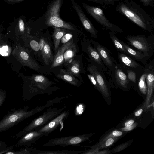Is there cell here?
I'll return each instance as SVG.
<instances>
[{
	"label": "cell",
	"mask_w": 154,
	"mask_h": 154,
	"mask_svg": "<svg viewBox=\"0 0 154 154\" xmlns=\"http://www.w3.org/2000/svg\"><path fill=\"white\" fill-rule=\"evenodd\" d=\"M89 40L97 51L107 69H108L112 76L118 62L114 59L110 51L107 48L92 39Z\"/></svg>",
	"instance_id": "cell-11"
},
{
	"label": "cell",
	"mask_w": 154,
	"mask_h": 154,
	"mask_svg": "<svg viewBox=\"0 0 154 154\" xmlns=\"http://www.w3.org/2000/svg\"><path fill=\"white\" fill-rule=\"evenodd\" d=\"M83 151L75 150H62L43 151L32 148V154H81Z\"/></svg>",
	"instance_id": "cell-25"
},
{
	"label": "cell",
	"mask_w": 154,
	"mask_h": 154,
	"mask_svg": "<svg viewBox=\"0 0 154 154\" xmlns=\"http://www.w3.org/2000/svg\"><path fill=\"white\" fill-rule=\"evenodd\" d=\"M72 37V35L70 34H65L61 38V42L63 44L68 42L71 40Z\"/></svg>",
	"instance_id": "cell-35"
},
{
	"label": "cell",
	"mask_w": 154,
	"mask_h": 154,
	"mask_svg": "<svg viewBox=\"0 0 154 154\" xmlns=\"http://www.w3.org/2000/svg\"><path fill=\"white\" fill-rule=\"evenodd\" d=\"M83 6L87 12L97 22L106 29L116 34L122 32V29L116 25L112 23L105 16L103 10L100 8L91 6L85 3Z\"/></svg>",
	"instance_id": "cell-8"
},
{
	"label": "cell",
	"mask_w": 154,
	"mask_h": 154,
	"mask_svg": "<svg viewBox=\"0 0 154 154\" xmlns=\"http://www.w3.org/2000/svg\"><path fill=\"white\" fill-rule=\"evenodd\" d=\"M8 0V1H9V2H14V1H15V2H16V0Z\"/></svg>",
	"instance_id": "cell-45"
},
{
	"label": "cell",
	"mask_w": 154,
	"mask_h": 154,
	"mask_svg": "<svg viewBox=\"0 0 154 154\" xmlns=\"http://www.w3.org/2000/svg\"><path fill=\"white\" fill-rule=\"evenodd\" d=\"M122 131L118 130H115L113 131L110 134L107 135L106 137H120L122 136Z\"/></svg>",
	"instance_id": "cell-38"
},
{
	"label": "cell",
	"mask_w": 154,
	"mask_h": 154,
	"mask_svg": "<svg viewBox=\"0 0 154 154\" xmlns=\"http://www.w3.org/2000/svg\"><path fill=\"white\" fill-rule=\"evenodd\" d=\"M91 135L87 134L54 138L49 140L42 146L45 147L56 146L61 147L69 146H79L81 143L88 140Z\"/></svg>",
	"instance_id": "cell-10"
},
{
	"label": "cell",
	"mask_w": 154,
	"mask_h": 154,
	"mask_svg": "<svg viewBox=\"0 0 154 154\" xmlns=\"http://www.w3.org/2000/svg\"><path fill=\"white\" fill-rule=\"evenodd\" d=\"M18 75L21 77L23 81L22 97L25 101H29L33 97L38 95L46 94L49 95L59 89L51 87L54 83L42 75H34L26 76L20 73Z\"/></svg>",
	"instance_id": "cell-3"
},
{
	"label": "cell",
	"mask_w": 154,
	"mask_h": 154,
	"mask_svg": "<svg viewBox=\"0 0 154 154\" xmlns=\"http://www.w3.org/2000/svg\"><path fill=\"white\" fill-rule=\"evenodd\" d=\"M4 35L2 34L1 32L0 31V38H1Z\"/></svg>",
	"instance_id": "cell-46"
},
{
	"label": "cell",
	"mask_w": 154,
	"mask_h": 154,
	"mask_svg": "<svg viewBox=\"0 0 154 154\" xmlns=\"http://www.w3.org/2000/svg\"><path fill=\"white\" fill-rule=\"evenodd\" d=\"M7 154H32V147H26L16 151L13 150L9 152Z\"/></svg>",
	"instance_id": "cell-32"
},
{
	"label": "cell",
	"mask_w": 154,
	"mask_h": 154,
	"mask_svg": "<svg viewBox=\"0 0 154 154\" xmlns=\"http://www.w3.org/2000/svg\"><path fill=\"white\" fill-rule=\"evenodd\" d=\"M117 139V138L115 137H106L100 143L99 147L103 148L109 146L112 144Z\"/></svg>",
	"instance_id": "cell-31"
},
{
	"label": "cell",
	"mask_w": 154,
	"mask_h": 154,
	"mask_svg": "<svg viewBox=\"0 0 154 154\" xmlns=\"http://www.w3.org/2000/svg\"><path fill=\"white\" fill-rule=\"evenodd\" d=\"M7 147V145L5 142L0 140V152L5 149Z\"/></svg>",
	"instance_id": "cell-40"
},
{
	"label": "cell",
	"mask_w": 154,
	"mask_h": 154,
	"mask_svg": "<svg viewBox=\"0 0 154 154\" xmlns=\"http://www.w3.org/2000/svg\"><path fill=\"white\" fill-rule=\"evenodd\" d=\"M120 41L123 47L127 51L131 57L140 62L144 65L147 63L149 58L142 52L135 49L123 41L120 40Z\"/></svg>",
	"instance_id": "cell-19"
},
{
	"label": "cell",
	"mask_w": 154,
	"mask_h": 154,
	"mask_svg": "<svg viewBox=\"0 0 154 154\" xmlns=\"http://www.w3.org/2000/svg\"><path fill=\"white\" fill-rule=\"evenodd\" d=\"M143 111V110L142 109H140L136 111L134 113V115L135 116H140L142 113Z\"/></svg>",
	"instance_id": "cell-42"
},
{
	"label": "cell",
	"mask_w": 154,
	"mask_h": 154,
	"mask_svg": "<svg viewBox=\"0 0 154 154\" xmlns=\"http://www.w3.org/2000/svg\"><path fill=\"white\" fill-rule=\"evenodd\" d=\"M23 0H16V2H20L22 1Z\"/></svg>",
	"instance_id": "cell-44"
},
{
	"label": "cell",
	"mask_w": 154,
	"mask_h": 154,
	"mask_svg": "<svg viewBox=\"0 0 154 154\" xmlns=\"http://www.w3.org/2000/svg\"><path fill=\"white\" fill-rule=\"evenodd\" d=\"M61 5V0H55L50 5L45 15L46 25L48 26L75 30L73 26L60 17L59 12Z\"/></svg>",
	"instance_id": "cell-6"
},
{
	"label": "cell",
	"mask_w": 154,
	"mask_h": 154,
	"mask_svg": "<svg viewBox=\"0 0 154 154\" xmlns=\"http://www.w3.org/2000/svg\"><path fill=\"white\" fill-rule=\"evenodd\" d=\"M122 68L126 72L128 77L131 84H135L137 83L138 78L140 75H138L136 72L133 70Z\"/></svg>",
	"instance_id": "cell-30"
},
{
	"label": "cell",
	"mask_w": 154,
	"mask_h": 154,
	"mask_svg": "<svg viewBox=\"0 0 154 154\" xmlns=\"http://www.w3.org/2000/svg\"><path fill=\"white\" fill-rule=\"evenodd\" d=\"M87 75L91 83L97 89L99 90V87L98 85L96 80L94 76L91 73L90 74H88Z\"/></svg>",
	"instance_id": "cell-37"
},
{
	"label": "cell",
	"mask_w": 154,
	"mask_h": 154,
	"mask_svg": "<svg viewBox=\"0 0 154 154\" xmlns=\"http://www.w3.org/2000/svg\"><path fill=\"white\" fill-rule=\"evenodd\" d=\"M67 71L73 75L79 78L80 81L83 82L81 76V71L80 62L76 60H73L71 63L67 64Z\"/></svg>",
	"instance_id": "cell-24"
},
{
	"label": "cell",
	"mask_w": 154,
	"mask_h": 154,
	"mask_svg": "<svg viewBox=\"0 0 154 154\" xmlns=\"http://www.w3.org/2000/svg\"><path fill=\"white\" fill-rule=\"evenodd\" d=\"M65 109L64 107L60 109L57 107H48L42 115L34 119L29 124L12 137L18 138L30 131L39 129L59 115Z\"/></svg>",
	"instance_id": "cell-4"
},
{
	"label": "cell",
	"mask_w": 154,
	"mask_h": 154,
	"mask_svg": "<svg viewBox=\"0 0 154 154\" xmlns=\"http://www.w3.org/2000/svg\"><path fill=\"white\" fill-rule=\"evenodd\" d=\"M143 5L146 7L150 6L153 8L154 6V0H140Z\"/></svg>",
	"instance_id": "cell-36"
},
{
	"label": "cell",
	"mask_w": 154,
	"mask_h": 154,
	"mask_svg": "<svg viewBox=\"0 0 154 154\" xmlns=\"http://www.w3.org/2000/svg\"><path fill=\"white\" fill-rule=\"evenodd\" d=\"M44 136L42 132L35 129L30 131L23 135L14 145L17 147L32 145L38 139Z\"/></svg>",
	"instance_id": "cell-18"
},
{
	"label": "cell",
	"mask_w": 154,
	"mask_h": 154,
	"mask_svg": "<svg viewBox=\"0 0 154 154\" xmlns=\"http://www.w3.org/2000/svg\"><path fill=\"white\" fill-rule=\"evenodd\" d=\"M61 100V97L56 96L48 101L45 104L37 106L30 110H28L29 107L28 106L17 109H11L0 121V132L8 130L30 117L60 103Z\"/></svg>",
	"instance_id": "cell-2"
},
{
	"label": "cell",
	"mask_w": 154,
	"mask_h": 154,
	"mask_svg": "<svg viewBox=\"0 0 154 154\" xmlns=\"http://www.w3.org/2000/svg\"><path fill=\"white\" fill-rule=\"evenodd\" d=\"M69 115V111H63L59 115L53 119L49 122L38 129L44 136H47L60 127V131L63 128L64 121Z\"/></svg>",
	"instance_id": "cell-12"
},
{
	"label": "cell",
	"mask_w": 154,
	"mask_h": 154,
	"mask_svg": "<svg viewBox=\"0 0 154 154\" xmlns=\"http://www.w3.org/2000/svg\"><path fill=\"white\" fill-rule=\"evenodd\" d=\"M134 120L131 119L127 121L125 124V127H128L132 125L134 123Z\"/></svg>",
	"instance_id": "cell-41"
},
{
	"label": "cell",
	"mask_w": 154,
	"mask_h": 154,
	"mask_svg": "<svg viewBox=\"0 0 154 154\" xmlns=\"http://www.w3.org/2000/svg\"><path fill=\"white\" fill-rule=\"evenodd\" d=\"M88 1L93 2H95L96 3H97L98 4H99L101 5L103 7H104L103 5L101 2V1L100 0H88Z\"/></svg>",
	"instance_id": "cell-43"
},
{
	"label": "cell",
	"mask_w": 154,
	"mask_h": 154,
	"mask_svg": "<svg viewBox=\"0 0 154 154\" xmlns=\"http://www.w3.org/2000/svg\"><path fill=\"white\" fill-rule=\"evenodd\" d=\"M113 82L120 87L126 89L131 83L129 80L126 72L119 63H117L116 68L111 77Z\"/></svg>",
	"instance_id": "cell-17"
},
{
	"label": "cell",
	"mask_w": 154,
	"mask_h": 154,
	"mask_svg": "<svg viewBox=\"0 0 154 154\" xmlns=\"http://www.w3.org/2000/svg\"></svg>",
	"instance_id": "cell-47"
},
{
	"label": "cell",
	"mask_w": 154,
	"mask_h": 154,
	"mask_svg": "<svg viewBox=\"0 0 154 154\" xmlns=\"http://www.w3.org/2000/svg\"><path fill=\"white\" fill-rule=\"evenodd\" d=\"M57 77L66 82L71 85L76 87H79L81 82L76 78L74 75L63 69H61Z\"/></svg>",
	"instance_id": "cell-23"
},
{
	"label": "cell",
	"mask_w": 154,
	"mask_h": 154,
	"mask_svg": "<svg viewBox=\"0 0 154 154\" xmlns=\"http://www.w3.org/2000/svg\"><path fill=\"white\" fill-rule=\"evenodd\" d=\"M117 58L122 67L134 71L140 75L144 70V67L126 54L121 52L117 53Z\"/></svg>",
	"instance_id": "cell-14"
},
{
	"label": "cell",
	"mask_w": 154,
	"mask_h": 154,
	"mask_svg": "<svg viewBox=\"0 0 154 154\" xmlns=\"http://www.w3.org/2000/svg\"><path fill=\"white\" fill-rule=\"evenodd\" d=\"M71 0L72 7L76 11L85 29L90 34L92 37L97 38L98 36V30L95 29L92 23L86 16L80 7L74 0Z\"/></svg>",
	"instance_id": "cell-15"
},
{
	"label": "cell",
	"mask_w": 154,
	"mask_h": 154,
	"mask_svg": "<svg viewBox=\"0 0 154 154\" xmlns=\"http://www.w3.org/2000/svg\"><path fill=\"white\" fill-rule=\"evenodd\" d=\"M109 37L116 49L120 52L123 53L129 56L128 54L121 43L120 40L116 35V34L111 31H109Z\"/></svg>",
	"instance_id": "cell-29"
},
{
	"label": "cell",
	"mask_w": 154,
	"mask_h": 154,
	"mask_svg": "<svg viewBox=\"0 0 154 154\" xmlns=\"http://www.w3.org/2000/svg\"><path fill=\"white\" fill-rule=\"evenodd\" d=\"M128 44L131 47L144 54L149 58L154 52V35L147 37L145 35H128L126 37Z\"/></svg>",
	"instance_id": "cell-5"
},
{
	"label": "cell",
	"mask_w": 154,
	"mask_h": 154,
	"mask_svg": "<svg viewBox=\"0 0 154 154\" xmlns=\"http://www.w3.org/2000/svg\"><path fill=\"white\" fill-rule=\"evenodd\" d=\"M122 0H100L103 5L104 8L106 7L108 5H114Z\"/></svg>",
	"instance_id": "cell-33"
},
{
	"label": "cell",
	"mask_w": 154,
	"mask_h": 154,
	"mask_svg": "<svg viewBox=\"0 0 154 154\" xmlns=\"http://www.w3.org/2000/svg\"><path fill=\"white\" fill-rule=\"evenodd\" d=\"M146 73L144 68L143 71L139 77L137 83L140 91L142 94H146L147 91L146 81Z\"/></svg>",
	"instance_id": "cell-28"
},
{
	"label": "cell",
	"mask_w": 154,
	"mask_h": 154,
	"mask_svg": "<svg viewBox=\"0 0 154 154\" xmlns=\"http://www.w3.org/2000/svg\"><path fill=\"white\" fill-rule=\"evenodd\" d=\"M115 9L143 30L152 32L154 28V18L133 0H123L119 2Z\"/></svg>",
	"instance_id": "cell-1"
},
{
	"label": "cell",
	"mask_w": 154,
	"mask_h": 154,
	"mask_svg": "<svg viewBox=\"0 0 154 154\" xmlns=\"http://www.w3.org/2000/svg\"><path fill=\"white\" fill-rule=\"evenodd\" d=\"M54 32L53 35L54 39V50L56 52L58 49L60 43L63 36L66 34V32L64 29L61 28L54 27Z\"/></svg>",
	"instance_id": "cell-27"
},
{
	"label": "cell",
	"mask_w": 154,
	"mask_h": 154,
	"mask_svg": "<svg viewBox=\"0 0 154 154\" xmlns=\"http://www.w3.org/2000/svg\"><path fill=\"white\" fill-rule=\"evenodd\" d=\"M137 124L135 123L134 124H133L132 125H131L128 127H124L121 128L120 129L123 131H131L132 129H133L135 127L137 126Z\"/></svg>",
	"instance_id": "cell-39"
},
{
	"label": "cell",
	"mask_w": 154,
	"mask_h": 154,
	"mask_svg": "<svg viewBox=\"0 0 154 154\" xmlns=\"http://www.w3.org/2000/svg\"><path fill=\"white\" fill-rule=\"evenodd\" d=\"M87 70L95 78L99 88V91L106 98L109 96V82L106 76L105 72L97 64L90 59Z\"/></svg>",
	"instance_id": "cell-9"
},
{
	"label": "cell",
	"mask_w": 154,
	"mask_h": 154,
	"mask_svg": "<svg viewBox=\"0 0 154 154\" xmlns=\"http://www.w3.org/2000/svg\"><path fill=\"white\" fill-rule=\"evenodd\" d=\"M7 96V93L4 90L0 89V107L5 102Z\"/></svg>",
	"instance_id": "cell-34"
},
{
	"label": "cell",
	"mask_w": 154,
	"mask_h": 154,
	"mask_svg": "<svg viewBox=\"0 0 154 154\" xmlns=\"http://www.w3.org/2000/svg\"><path fill=\"white\" fill-rule=\"evenodd\" d=\"M8 39L5 35L0 38V56L6 60L11 56L14 48V44L9 41Z\"/></svg>",
	"instance_id": "cell-21"
},
{
	"label": "cell",
	"mask_w": 154,
	"mask_h": 154,
	"mask_svg": "<svg viewBox=\"0 0 154 154\" xmlns=\"http://www.w3.org/2000/svg\"><path fill=\"white\" fill-rule=\"evenodd\" d=\"M76 51L75 45L73 43L64 52V63L67 64L71 63L76 55Z\"/></svg>",
	"instance_id": "cell-26"
},
{
	"label": "cell",
	"mask_w": 154,
	"mask_h": 154,
	"mask_svg": "<svg viewBox=\"0 0 154 154\" xmlns=\"http://www.w3.org/2000/svg\"><path fill=\"white\" fill-rule=\"evenodd\" d=\"M73 43V40L64 44L57 50V52L54 57L51 68H54L62 65L64 63V54L66 50Z\"/></svg>",
	"instance_id": "cell-22"
},
{
	"label": "cell",
	"mask_w": 154,
	"mask_h": 154,
	"mask_svg": "<svg viewBox=\"0 0 154 154\" xmlns=\"http://www.w3.org/2000/svg\"><path fill=\"white\" fill-rule=\"evenodd\" d=\"M83 50L88 55L90 59L98 65L107 75H111L102 60L97 51L91 44L89 39L85 38L82 44Z\"/></svg>",
	"instance_id": "cell-13"
},
{
	"label": "cell",
	"mask_w": 154,
	"mask_h": 154,
	"mask_svg": "<svg viewBox=\"0 0 154 154\" xmlns=\"http://www.w3.org/2000/svg\"><path fill=\"white\" fill-rule=\"evenodd\" d=\"M144 68L146 73V81L147 87V96L146 100V106L150 103L151 98L154 88V60L145 65Z\"/></svg>",
	"instance_id": "cell-16"
},
{
	"label": "cell",
	"mask_w": 154,
	"mask_h": 154,
	"mask_svg": "<svg viewBox=\"0 0 154 154\" xmlns=\"http://www.w3.org/2000/svg\"><path fill=\"white\" fill-rule=\"evenodd\" d=\"M40 51L42 53L45 63L48 65L53 61L54 57L49 43L44 38H41L39 41Z\"/></svg>",
	"instance_id": "cell-20"
},
{
	"label": "cell",
	"mask_w": 154,
	"mask_h": 154,
	"mask_svg": "<svg viewBox=\"0 0 154 154\" xmlns=\"http://www.w3.org/2000/svg\"><path fill=\"white\" fill-rule=\"evenodd\" d=\"M30 50L20 42L14 43L12 55L22 66H26L38 71L40 67L32 56Z\"/></svg>",
	"instance_id": "cell-7"
}]
</instances>
